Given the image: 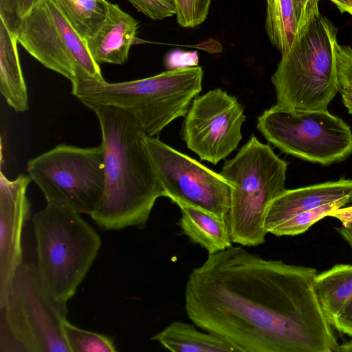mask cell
<instances>
[{"label": "cell", "instance_id": "obj_1", "mask_svg": "<svg viewBox=\"0 0 352 352\" xmlns=\"http://www.w3.org/2000/svg\"><path fill=\"white\" fill-rule=\"evenodd\" d=\"M317 274L232 245L191 271L185 311L239 352H339L314 289Z\"/></svg>", "mask_w": 352, "mask_h": 352}, {"label": "cell", "instance_id": "obj_2", "mask_svg": "<svg viewBox=\"0 0 352 352\" xmlns=\"http://www.w3.org/2000/svg\"><path fill=\"white\" fill-rule=\"evenodd\" d=\"M99 121L105 182L91 219L106 230L144 228L156 200L165 197L145 143L146 134L126 111L102 106Z\"/></svg>", "mask_w": 352, "mask_h": 352}, {"label": "cell", "instance_id": "obj_3", "mask_svg": "<svg viewBox=\"0 0 352 352\" xmlns=\"http://www.w3.org/2000/svg\"><path fill=\"white\" fill-rule=\"evenodd\" d=\"M203 76L202 67L194 66L122 82L77 78L71 82L72 94L93 111L102 106L126 111L147 136L154 137L173 120L185 117L202 89Z\"/></svg>", "mask_w": 352, "mask_h": 352}, {"label": "cell", "instance_id": "obj_4", "mask_svg": "<svg viewBox=\"0 0 352 352\" xmlns=\"http://www.w3.org/2000/svg\"><path fill=\"white\" fill-rule=\"evenodd\" d=\"M337 33L332 22L319 12L297 35L271 78L276 105L298 111L327 109L339 91Z\"/></svg>", "mask_w": 352, "mask_h": 352}, {"label": "cell", "instance_id": "obj_5", "mask_svg": "<svg viewBox=\"0 0 352 352\" xmlns=\"http://www.w3.org/2000/svg\"><path fill=\"white\" fill-rule=\"evenodd\" d=\"M287 163L252 135L219 173L233 188L227 221L232 243L256 246L265 241L270 204L285 190Z\"/></svg>", "mask_w": 352, "mask_h": 352}, {"label": "cell", "instance_id": "obj_6", "mask_svg": "<svg viewBox=\"0 0 352 352\" xmlns=\"http://www.w3.org/2000/svg\"><path fill=\"white\" fill-rule=\"evenodd\" d=\"M32 222L41 280L56 300L67 302L92 266L100 236L80 213L52 203L36 212Z\"/></svg>", "mask_w": 352, "mask_h": 352}, {"label": "cell", "instance_id": "obj_7", "mask_svg": "<svg viewBox=\"0 0 352 352\" xmlns=\"http://www.w3.org/2000/svg\"><path fill=\"white\" fill-rule=\"evenodd\" d=\"M67 302L45 288L34 263H22L0 307L1 352H70L63 324Z\"/></svg>", "mask_w": 352, "mask_h": 352}, {"label": "cell", "instance_id": "obj_8", "mask_svg": "<svg viewBox=\"0 0 352 352\" xmlns=\"http://www.w3.org/2000/svg\"><path fill=\"white\" fill-rule=\"evenodd\" d=\"M28 175L47 203L91 214L104 192L105 173L102 145L78 147L65 144L30 160Z\"/></svg>", "mask_w": 352, "mask_h": 352}, {"label": "cell", "instance_id": "obj_9", "mask_svg": "<svg viewBox=\"0 0 352 352\" xmlns=\"http://www.w3.org/2000/svg\"><path fill=\"white\" fill-rule=\"evenodd\" d=\"M256 128L282 152L322 165L346 159L352 153V132L327 109L290 110L274 105L257 118Z\"/></svg>", "mask_w": 352, "mask_h": 352}, {"label": "cell", "instance_id": "obj_10", "mask_svg": "<svg viewBox=\"0 0 352 352\" xmlns=\"http://www.w3.org/2000/svg\"><path fill=\"white\" fill-rule=\"evenodd\" d=\"M17 42L45 67L71 82L77 78L104 81L86 41L52 0L36 3L24 18Z\"/></svg>", "mask_w": 352, "mask_h": 352}, {"label": "cell", "instance_id": "obj_11", "mask_svg": "<svg viewBox=\"0 0 352 352\" xmlns=\"http://www.w3.org/2000/svg\"><path fill=\"white\" fill-rule=\"evenodd\" d=\"M145 143L165 197L227 219L233 188L229 182L157 138L146 135Z\"/></svg>", "mask_w": 352, "mask_h": 352}, {"label": "cell", "instance_id": "obj_12", "mask_svg": "<svg viewBox=\"0 0 352 352\" xmlns=\"http://www.w3.org/2000/svg\"><path fill=\"white\" fill-rule=\"evenodd\" d=\"M245 120L244 108L237 98L216 88L193 99L180 135L201 160L215 165L239 146Z\"/></svg>", "mask_w": 352, "mask_h": 352}, {"label": "cell", "instance_id": "obj_13", "mask_svg": "<svg viewBox=\"0 0 352 352\" xmlns=\"http://www.w3.org/2000/svg\"><path fill=\"white\" fill-rule=\"evenodd\" d=\"M31 181L25 174L14 180L0 174V307L23 263L22 230L30 214L26 192Z\"/></svg>", "mask_w": 352, "mask_h": 352}, {"label": "cell", "instance_id": "obj_14", "mask_svg": "<svg viewBox=\"0 0 352 352\" xmlns=\"http://www.w3.org/2000/svg\"><path fill=\"white\" fill-rule=\"evenodd\" d=\"M342 199L352 201L351 179H341L296 189H285L270 204L265 229L269 233L274 226L294 214Z\"/></svg>", "mask_w": 352, "mask_h": 352}, {"label": "cell", "instance_id": "obj_15", "mask_svg": "<svg viewBox=\"0 0 352 352\" xmlns=\"http://www.w3.org/2000/svg\"><path fill=\"white\" fill-rule=\"evenodd\" d=\"M138 22L109 2L107 16L102 26L86 41L89 51L98 64L122 65L129 56L130 47L136 40Z\"/></svg>", "mask_w": 352, "mask_h": 352}, {"label": "cell", "instance_id": "obj_16", "mask_svg": "<svg viewBox=\"0 0 352 352\" xmlns=\"http://www.w3.org/2000/svg\"><path fill=\"white\" fill-rule=\"evenodd\" d=\"M182 216L178 225L191 242L199 245L208 254L232 246L227 219L201 208L176 202Z\"/></svg>", "mask_w": 352, "mask_h": 352}, {"label": "cell", "instance_id": "obj_17", "mask_svg": "<svg viewBox=\"0 0 352 352\" xmlns=\"http://www.w3.org/2000/svg\"><path fill=\"white\" fill-rule=\"evenodd\" d=\"M16 37L0 20V91L16 112L28 110L27 86L23 78Z\"/></svg>", "mask_w": 352, "mask_h": 352}, {"label": "cell", "instance_id": "obj_18", "mask_svg": "<svg viewBox=\"0 0 352 352\" xmlns=\"http://www.w3.org/2000/svg\"><path fill=\"white\" fill-rule=\"evenodd\" d=\"M197 330L192 324L173 321L151 340L173 352H239L224 338Z\"/></svg>", "mask_w": 352, "mask_h": 352}, {"label": "cell", "instance_id": "obj_19", "mask_svg": "<svg viewBox=\"0 0 352 352\" xmlns=\"http://www.w3.org/2000/svg\"><path fill=\"white\" fill-rule=\"evenodd\" d=\"M314 289L322 309L332 326L352 301V265L338 264L317 274Z\"/></svg>", "mask_w": 352, "mask_h": 352}, {"label": "cell", "instance_id": "obj_20", "mask_svg": "<svg viewBox=\"0 0 352 352\" xmlns=\"http://www.w3.org/2000/svg\"><path fill=\"white\" fill-rule=\"evenodd\" d=\"M265 31L281 56L292 47L298 35L294 0H266Z\"/></svg>", "mask_w": 352, "mask_h": 352}, {"label": "cell", "instance_id": "obj_21", "mask_svg": "<svg viewBox=\"0 0 352 352\" xmlns=\"http://www.w3.org/2000/svg\"><path fill=\"white\" fill-rule=\"evenodd\" d=\"M72 27L85 41L103 24L109 11L106 0H52Z\"/></svg>", "mask_w": 352, "mask_h": 352}, {"label": "cell", "instance_id": "obj_22", "mask_svg": "<svg viewBox=\"0 0 352 352\" xmlns=\"http://www.w3.org/2000/svg\"><path fill=\"white\" fill-rule=\"evenodd\" d=\"M351 201L349 199H342L300 212L274 226L269 233L278 236H295L304 233L316 222L329 216L331 212L342 208Z\"/></svg>", "mask_w": 352, "mask_h": 352}, {"label": "cell", "instance_id": "obj_23", "mask_svg": "<svg viewBox=\"0 0 352 352\" xmlns=\"http://www.w3.org/2000/svg\"><path fill=\"white\" fill-rule=\"evenodd\" d=\"M65 339L70 352H115L113 340L100 333L80 329L66 319L63 324Z\"/></svg>", "mask_w": 352, "mask_h": 352}, {"label": "cell", "instance_id": "obj_24", "mask_svg": "<svg viewBox=\"0 0 352 352\" xmlns=\"http://www.w3.org/2000/svg\"><path fill=\"white\" fill-rule=\"evenodd\" d=\"M177 23L183 28H195L207 18L211 0H173Z\"/></svg>", "mask_w": 352, "mask_h": 352}, {"label": "cell", "instance_id": "obj_25", "mask_svg": "<svg viewBox=\"0 0 352 352\" xmlns=\"http://www.w3.org/2000/svg\"><path fill=\"white\" fill-rule=\"evenodd\" d=\"M34 6L32 0H0V20L16 37L24 18Z\"/></svg>", "mask_w": 352, "mask_h": 352}, {"label": "cell", "instance_id": "obj_26", "mask_svg": "<svg viewBox=\"0 0 352 352\" xmlns=\"http://www.w3.org/2000/svg\"><path fill=\"white\" fill-rule=\"evenodd\" d=\"M336 58L339 91H352V48L338 44Z\"/></svg>", "mask_w": 352, "mask_h": 352}, {"label": "cell", "instance_id": "obj_27", "mask_svg": "<svg viewBox=\"0 0 352 352\" xmlns=\"http://www.w3.org/2000/svg\"><path fill=\"white\" fill-rule=\"evenodd\" d=\"M137 10L153 20L176 14L173 0H128Z\"/></svg>", "mask_w": 352, "mask_h": 352}, {"label": "cell", "instance_id": "obj_28", "mask_svg": "<svg viewBox=\"0 0 352 352\" xmlns=\"http://www.w3.org/2000/svg\"><path fill=\"white\" fill-rule=\"evenodd\" d=\"M320 0H294L298 23V34L308 25L319 12Z\"/></svg>", "mask_w": 352, "mask_h": 352}, {"label": "cell", "instance_id": "obj_29", "mask_svg": "<svg viewBox=\"0 0 352 352\" xmlns=\"http://www.w3.org/2000/svg\"><path fill=\"white\" fill-rule=\"evenodd\" d=\"M168 70L197 66L198 56L196 53H172L165 58Z\"/></svg>", "mask_w": 352, "mask_h": 352}, {"label": "cell", "instance_id": "obj_30", "mask_svg": "<svg viewBox=\"0 0 352 352\" xmlns=\"http://www.w3.org/2000/svg\"><path fill=\"white\" fill-rule=\"evenodd\" d=\"M332 327L352 338V301L336 318Z\"/></svg>", "mask_w": 352, "mask_h": 352}, {"label": "cell", "instance_id": "obj_31", "mask_svg": "<svg viewBox=\"0 0 352 352\" xmlns=\"http://www.w3.org/2000/svg\"><path fill=\"white\" fill-rule=\"evenodd\" d=\"M338 8L341 13L352 15V0H330Z\"/></svg>", "mask_w": 352, "mask_h": 352}, {"label": "cell", "instance_id": "obj_32", "mask_svg": "<svg viewBox=\"0 0 352 352\" xmlns=\"http://www.w3.org/2000/svg\"><path fill=\"white\" fill-rule=\"evenodd\" d=\"M336 230L341 237L352 248V226L336 228Z\"/></svg>", "mask_w": 352, "mask_h": 352}, {"label": "cell", "instance_id": "obj_33", "mask_svg": "<svg viewBox=\"0 0 352 352\" xmlns=\"http://www.w3.org/2000/svg\"><path fill=\"white\" fill-rule=\"evenodd\" d=\"M342 96V102L348 112L352 114V91H342L340 92Z\"/></svg>", "mask_w": 352, "mask_h": 352}, {"label": "cell", "instance_id": "obj_34", "mask_svg": "<svg viewBox=\"0 0 352 352\" xmlns=\"http://www.w3.org/2000/svg\"><path fill=\"white\" fill-rule=\"evenodd\" d=\"M41 0H32L34 4L35 5L36 3H38L39 1H41Z\"/></svg>", "mask_w": 352, "mask_h": 352}]
</instances>
